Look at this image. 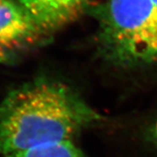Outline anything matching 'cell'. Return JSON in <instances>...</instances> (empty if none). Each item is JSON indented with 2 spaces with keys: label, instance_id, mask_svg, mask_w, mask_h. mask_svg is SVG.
<instances>
[{
  "label": "cell",
  "instance_id": "6da1fadb",
  "mask_svg": "<svg viewBox=\"0 0 157 157\" xmlns=\"http://www.w3.org/2000/svg\"><path fill=\"white\" fill-rule=\"evenodd\" d=\"M102 115L67 83L38 77L0 101V155L73 140Z\"/></svg>",
  "mask_w": 157,
  "mask_h": 157
},
{
  "label": "cell",
  "instance_id": "52a82bcc",
  "mask_svg": "<svg viewBox=\"0 0 157 157\" xmlns=\"http://www.w3.org/2000/svg\"><path fill=\"white\" fill-rule=\"evenodd\" d=\"M10 1H11V0H0V6H3V5H6L7 3H9Z\"/></svg>",
  "mask_w": 157,
  "mask_h": 157
},
{
  "label": "cell",
  "instance_id": "277c9868",
  "mask_svg": "<svg viewBox=\"0 0 157 157\" xmlns=\"http://www.w3.org/2000/svg\"><path fill=\"white\" fill-rule=\"evenodd\" d=\"M45 38L80 16L88 0H18Z\"/></svg>",
  "mask_w": 157,
  "mask_h": 157
},
{
  "label": "cell",
  "instance_id": "8992f818",
  "mask_svg": "<svg viewBox=\"0 0 157 157\" xmlns=\"http://www.w3.org/2000/svg\"><path fill=\"white\" fill-rule=\"evenodd\" d=\"M149 137L151 141L157 147V120L152 124L149 129Z\"/></svg>",
  "mask_w": 157,
  "mask_h": 157
},
{
  "label": "cell",
  "instance_id": "7a4b0ae2",
  "mask_svg": "<svg viewBox=\"0 0 157 157\" xmlns=\"http://www.w3.org/2000/svg\"><path fill=\"white\" fill-rule=\"evenodd\" d=\"M98 44L116 67L157 66V10L151 0H107L99 11Z\"/></svg>",
  "mask_w": 157,
  "mask_h": 157
},
{
  "label": "cell",
  "instance_id": "5b68a950",
  "mask_svg": "<svg viewBox=\"0 0 157 157\" xmlns=\"http://www.w3.org/2000/svg\"><path fill=\"white\" fill-rule=\"evenodd\" d=\"M0 157H86V155L73 140H66L0 155Z\"/></svg>",
  "mask_w": 157,
  "mask_h": 157
},
{
  "label": "cell",
  "instance_id": "ba28073f",
  "mask_svg": "<svg viewBox=\"0 0 157 157\" xmlns=\"http://www.w3.org/2000/svg\"><path fill=\"white\" fill-rule=\"evenodd\" d=\"M152 3H153V5L155 6V9L157 10V0H151Z\"/></svg>",
  "mask_w": 157,
  "mask_h": 157
},
{
  "label": "cell",
  "instance_id": "3957f363",
  "mask_svg": "<svg viewBox=\"0 0 157 157\" xmlns=\"http://www.w3.org/2000/svg\"><path fill=\"white\" fill-rule=\"evenodd\" d=\"M45 37L19 4L0 6V59L38 45Z\"/></svg>",
  "mask_w": 157,
  "mask_h": 157
}]
</instances>
